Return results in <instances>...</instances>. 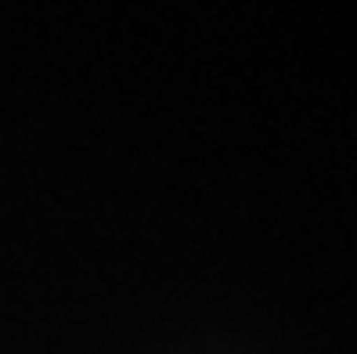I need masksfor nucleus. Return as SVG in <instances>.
I'll use <instances>...</instances> for the list:
<instances>
[]
</instances>
